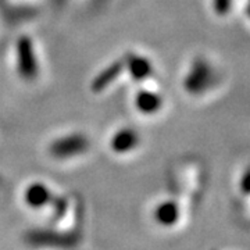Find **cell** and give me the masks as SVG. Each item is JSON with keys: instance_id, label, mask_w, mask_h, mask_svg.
Returning a JSON list of instances; mask_svg holds the SVG:
<instances>
[{"instance_id": "obj_2", "label": "cell", "mask_w": 250, "mask_h": 250, "mask_svg": "<svg viewBox=\"0 0 250 250\" xmlns=\"http://www.w3.org/2000/svg\"><path fill=\"white\" fill-rule=\"evenodd\" d=\"M136 135H135V132L132 134L131 131H126V129H124V131H120L118 134L114 136V149H118L120 152H123V150H125L126 147H128V145L131 146V145H135L136 143Z\"/></svg>"}, {"instance_id": "obj_3", "label": "cell", "mask_w": 250, "mask_h": 250, "mask_svg": "<svg viewBox=\"0 0 250 250\" xmlns=\"http://www.w3.org/2000/svg\"><path fill=\"white\" fill-rule=\"evenodd\" d=\"M132 74L136 75V78H143L149 75V62L143 59H135L132 62Z\"/></svg>"}, {"instance_id": "obj_1", "label": "cell", "mask_w": 250, "mask_h": 250, "mask_svg": "<svg viewBox=\"0 0 250 250\" xmlns=\"http://www.w3.org/2000/svg\"><path fill=\"white\" fill-rule=\"evenodd\" d=\"M136 104L142 113L150 114V113H154L160 108L161 99L157 96V93L142 92V93H139V96L136 99Z\"/></svg>"}]
</instances>
